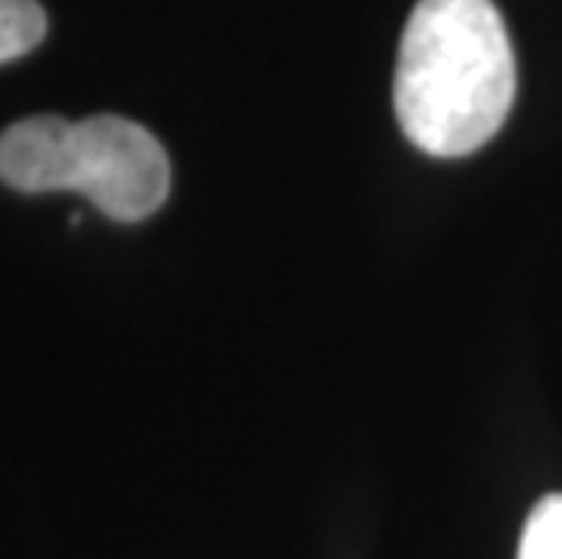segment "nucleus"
Wrapping results in <instances>:
<instances>
[{
    "label": "nucleus",
    "instance_id": "1",
    "mask_svg": "<svg viewBox=\"0 0 562 559\" xmlns=\"http://www.w3.org/2000/svg\"><path fill=\"white\" fill-rule=\"evenodd\" d=\"M516 99V58L490 0H417L396 63V116L428 157H469Z\"/></svg>",
    "mask_w": 562,
    "mask_h": 559
},
{
    "label": "nucleus",
    "instance_id": "2",
    "mask_svg": "<svg viewBox=\"0 0 562 559\" xmlns=\"http://www.w3.org/2000/svg\"><path fill=\"white\" fill-rule=\"evenodd\" d=\"M0 182L15 193L88 197L105 219L142 222L171 193V160L153 131L116 113L88 121L41 113L0 135Z\"/></svg>",
    "mask_w": 562,
    "mask_h": 559
},
{
    "label": "nucleus",
    "instance_id": "3",
    "mask_svg": "<svg viewBox=\"0 0 562 559\" xmlns=\"http://www.w3.org/2000/svg\"><path fill=\"white\" fill-rule=\"evenodd\" d=\"M44 33L47 15L37 0H0V66L30 55Z\"/></svg>",
    "mask_w": 562,
    "mask_h": 559
},
{
    "label": "nucleus",
    "instance_id": "4",
    "mask_svg": "<svg viewBox=\"0 0 562 559\" xmlns=\"http://www.w3.org/2000/svg\"><path fill=\"white\" fill-rule=\"evenodd\" d=\"M519 559H562V494H548L526 516Z\"/></svg>",
    "mask_w": 562,
    "mask_h": 559
}]
</instances>
